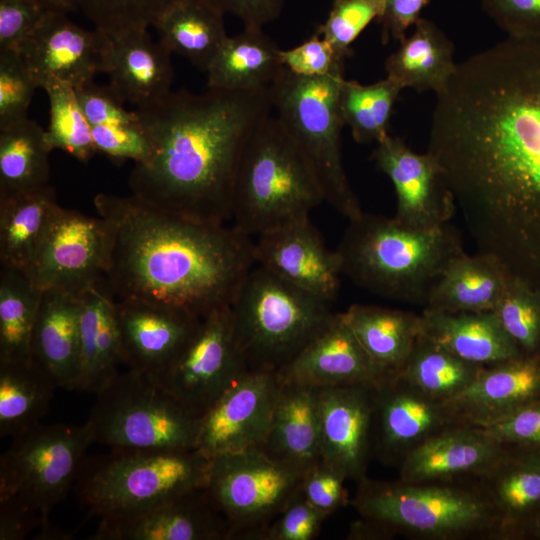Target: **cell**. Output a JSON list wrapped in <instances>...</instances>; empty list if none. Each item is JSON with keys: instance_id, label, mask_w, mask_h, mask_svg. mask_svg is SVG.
<instances>
[{"instance_id": "cell-17", "label": "cell", "mask_w": 540, "mask_h": 540, "mask_svg": "<svg viewBox=\"0 0 540 540\" xmlns=\"http://www.w3.org/2000/svg\"><path fill=\"white\" fill-rule=\"evenodd\" d=\"M108 36L48 11L18 50L39 88L59 81L77 88L104 73Z\"/></svg>"}, {"instance_id": "cell-38", "label": "cell", "mask_w": 540, "mask_h": 540, "mask_svg": "<svg viewBox=\"0 0 540 540\" xmlns=\"http://www.w3.org/2000/svg\"><path fill=\"white\" fill-rule=\"evenodd\" d=\"M56 387L31 355L0 362V436L13 438L41 423Z\"/></svg>"}, {"instance_id": "cell-54", "label": "cell", "mask_w": 540, "mask_h": 540, "mask_svg": "<svg viewBox=\"0 0 540 540\" xmlns=\"http://www.w3.org/2000/svg\"><path fill=\"white\" fill-rule=\"evenodd\" d=\"M47 12L32 0H0V51H18Z\"/></svg>"}, {"instance_id": "cell-23", "label": "cell", "mask_w": 540, "mask_h": 540, "mask_svg": "<svg viewBox=\"0 0 540 540\" xmlns=\"http://www.w3.org/2000/svg\"><path fill=\"white\" fill-rule=\"evenodd\" d=\"M507 449L481 428L458 424L413 448L398 465L399 479L408 482L478 480Z\"/></svg>"}, {"instance_id": "cell-39", "label": "cell", "mask_w": 540, "mask_h": 540, "mask_svg": "<svg viewBox=\"0 0 540 540\" xmlns=\"http://www.w3.org/2000/svg\"><path fill=\"white\" fill-rule=\"evenodd\" d=\"M46 130L26 118L0 129V195L40 191L49 185Z\"/></svg>"}, {"instance_id": "cell-48", "label": "cell", "mask_w": 540, "mask_h": 540, "mask_svg": "<svg viewBox=\"0 0 540 540\" xmlns=\"http://www.w3.org/2000/svg\"><path fill=\"white\" fill-rule=\"evenodd\" d=\"M91 133L96 152L114 162L142 163L151 154L150 140L140 120L92 126Z\"/></svg>"}, {"instance_id": "cell-35", "label": "cell", "mask_w": 540, "mask_h": 540, "mask_svg": "<svg viewBox=\"0 0 540 540\" xmlns=\"http://www.w3.org/2000/svg\"><path fill=\"white\" fill-rule=\"evenodd\" d=\"M415 30L385 61V71L417 92H441L455 72L454 45L432 21L419 18Z\"/></svg>"}, {"instance_id": "cell-30", "label": "cell", "mask_w": 540, "mask_h": 540, "mask_svg": "<svg viewBox=\"0 0 540 540\" xmlns=\"http://www.w3.org/2000/svg\"><path fill=\"white\" fill-rule=\"evenodd\" d=\"M80 369L77 390L97 394L123 364L116 298L102 277L81 295Z\"/></svg>"}, {"instance_id": "cell-18", "label": "cell", "mask_w": 540, "mask_h": 540, "mask_svg": "<svg viewBox=\"0 0 540 540\" xmlns=\"http://www.w3.org/2000/svg\"><path fill=\"white\" fill-rule=\"evenodd\" d=\"M376 388L359 384L319 388L322 462L357 483L367 477L373 456Z\"/></svg>"}, {"instance_id": "cell-12", "label": "cell", "mask_w": 540, "mask_h": 540, "mask_svg": "<svg viewBox=\"0 0 540 540\" xmlns=\"http://www.w3.org/2000/svg\"><path fill=\"white\" fill-rule=\"evenodd\" d=\"M303 476L257 448L212 457L205 487L227 521L228 540H263Z\"/></svg>"}, {"instance_id": "cell-47", "label": "cell", "mask_w": 540, "mask_h": 540, "mask_svg": "<svg viewBox=\"0 0 540 540\" xmlns=\"http://www.w3.org/2000/svg\"><path fill=\"white\" fill-rule=\"evenodd\" d=\"M38 83L18 51H0V129L28 117Z\"/></svg>"}, {"instance_id": "cell-56", "label": "cell", "mask_w": 540, "mask_h": 540, "mask_svg": "<svg viewBox=\"0 0 540 540\" xmlns=\"http://www.w3.org/2000/svg\"><path fill=\"white\" fill-rule=\"evenodd\" d=\"M430 0H385L382 15L377 22L382 26V42L390 39L401 43L406 38V30L420 18L422 9Z\"/></svg>"}, {"instance_id": "cell-19", "label": "cell", "mask_w": 540, "mask_h": 540, "mask_svg": "<svg viewBox=\"0 0 540 540\" xmlns=\"http://www.w3.org/2000/svg\"><path fill=\"white\" fill-rule=\"evenodd\" d=\"M372 156L377 168L393 183L397 221L420 229L450 222L456 205L428 152L416 153L401 138L388 135L376 143Z\"/></svg>"}, {"instance_id": "cell-11", "label": "cell", "mask_w": 540, "mask_h": 540, "mask_svg": "<svg viewBox=\"0 0 540 540\" xmlns=\"http://www.w3.org/2000/svg\"><path fill=\"white\" fill-rule=\"evenodd\" d=\"M0 458V501H12L48 516L77 480L87 448L93 443L88 422L42 423L11 438Z\"/></svg>"}, {"instance_id": "cell-49", "label": "cell", "mask_w": 540, "mask_h": 540, "mask_svg": "<svg viewBox=\"0 0 540 540\" xmlns=\"http://www.w3.org/2000/svg\"><path fill=\"white\" fill-rule=\"evenodd\" d=\"M327 517L299 491L269 525L263 540H312L319 534Z\"/></svg>"}, {"instance_id": "cell-43", "label": "cell", "mask_w": 540, "mask_h": 540, "mask_svg": "<svg viewBox=\"0 0 540 540\" xmlns=\"http://www.w3.org/2000/svg\"><path fill=\"white\" fill-rule=\"evenodd\" d=\"M42 89L49 100L46 134L52 150H62L81 162L90 160L97 152L75 89L59 81H50Z\"/></svg>"}, {"instance_id": "cell-25", "label": "cell", "mask_w": 540, "mask_h": 540, "mask_svg": "<svg viewBox=\"0 0 540 540\" xmlns=\"http://www.w3.org/2000/svg\"><path fill=\"white\" fill-rule=\"evenodd\" d=\"M539 399L540 358L521 355L485 366L448 404L462 424L484 428Z\"/></svg>"}, {"instance_id": "cell-2", "label": "cell", "mask_w": 540, "mask_h": 540, "mask_svg": "<svg viewBox=\"0 0 540 540\" xmlns=\"http://www.w3.org/2000/svg\"><path fill=\"white\" fill-rule=\"evenodd\" d=\"M104 278L118 300L185 310L199 318L230 306L256 265L254 241L235 227L187 219L134 195L99 193Z\"/></svg>"}, {"instance_id": "cell-26", "label": "cell", "mask_w": 540, "mask_h": 540, "mask_svg": "<svg viewBox=\"0 0 540 540\" xmlns=\"http://www.w3.org/2000/svg\"><path fill=\"white\" fill-rule=\"evenodd\" d=\"M171 52L147 31L109 37L104 73L125 103L151 105L171 91L174 68Z\"/></svg>"}, {"instance_id": "cell-34", "label": "cell", "mask_w": 540, "mask_h": 540, "mask_svg": "<svg viewBox=\"0 0 540 540\" xmlns=\"http://www.w3.org/2000/svg\"><path fill=\"white\" fill-rule=\"evenodd\" d=\"M284 65L281 49L260 27L228 36L208 67L207 88L257 90L270 87Z\"/></svg>"}, {"instance_id": "cell-27", "label": "cell", "mask_w": 540, "mask_h": 540, "mask_svg": "<svg viewBox=\"0 0 540 540\" xmlns=\"http://www.w3.org/2000/svg\"><path fill=\"white\" fill-rule=\"evenodd\" d=\"M478 482L496 511L502 540L529 537L540 512V450L508 447Z\"/></svg>"}, {"instance_id": "cell-44", "label": "cell", "mask_w": 540, "mask_h": 540, "mask_svg": "<svg viewBox=\"0 0 540 540\" xmlns=\"http://www.w3.org/2000/svg\"><path fill=\"white\" fill-rule=\"evenodd\" d=\"M493 312L521 355L540 358V289L512 276Z\"/></svg>"}, {"instance_id": "cell-6", "label": "cell", "mask_w": 540, "mask_h": 540, "mask_svg": "<svg viewBox=\"0 0 540 540\" xmlns=\"http://www.w3.org/2000/svg\"><path fill=\"white\" fill-rule=\"evenodd\" d=\"M324 202L301 150L279 119L264 118L246 140L237 164L233 227L249 236L309 217Z\"/></svg>"}, {"instance_id": "cell-5", "label": "cell", "mask_w": 540, "mask_h": 540, "mask_svg": "<svg viewBox=\"0 0 540 540\" xmlns=\"http://www.w3.org/2000/svg\"><path fill=\"white\" fill-rule=\"evenodd\" d=\"M335 251L341 273L358 287L424 308L450 260L464 252L450 223L420 229L365 212L349 220Z\"/></svg>"}, {"instance_id": "cell-53", "label": "cell", "mask_w": 540, "mask_h": 540, "mask_svg": "<svg viewBox=\"0 0 540 540\" xmlns=\"http://www.w3.org/2000/svg\"><path fill=\"white\" fill-rule=\"evenodd\" d=\"M345 480L338 471L320 462L304 474L300 491L314 507L329 516L350 504Z\"/></svg>"}, {"instance_id": "cell-50", "label": "cell", "mask_w": 540, "mask_h": 540, "mask_svg": "<svg viewBox=\"0 0 540 540\" xmlns=\"http://www.w3.org/2000/svg\"><path fill=\"white\" fill-rule=\"evenodd\" d=\"M482 8L507 37L540 40V0H482Z\"/></svg>"}, {"instance_id": "cell-52", "label": "cell", "mask_w": 540, "mask_h": 540, "mask_svg": "<svg viewBox=\"0 0 540 540\" xmlns=\"http://www.w3.org/2000/svg\"><path fill=\"white\" fill-rule=\"evenodd\" d=\"M281 60L289 71L304 77L327 75L344 69L345 63L336 56L330 43L316 33L292 49L281 50Z\"/></svg>"}, {"instance_id": "cell-28", "label": "cell", "mask_w": 540, "mask_h": 540, "mask_svg": "<svg viewBox=\"0 0 540 540\" xmlns=\"http://www.w3.org/2000/svg\"><path fill=\"white\" fill-rule=\"evenodd\" d=\"M260 449L271 459L303 475L322 462L319 388L281 382Z\"/></svg>"}, {"instance_id": "cell-41", "label": "cell", "mask_w": 540, "mask_h": 540, "mask_svg": "<svg viewBox=\"0 0 540 540\" xmlns=\"http://www.w3.org/2000/svg\"><path fill=\"white\" fill-rule=\"evenodd\" d=\"M42 293L25 271L0 265V362L30 355Z\"/></svg>"}, {"instance_id": "cell-29", "label": "cell", "mask_w": 540, "mask_h": 540, "mask_svg": "<svg viewBox=\"0 0 540 540\" xmlns=\"http://www.w3.org/2000/svg\"><path fill=\"white\" fill-rule=\"evenodd\" d=\"M80 297L43 290L30 344V355L50 373L57 387L70 390L76 388L80 369Z\"/></svg>"}, {"instance_id": "cell-40", "label": "cell", "mask_w": 540, "mask_h": 540, "mask_svg": "<svg viewBox=\"0 0 540 540\" xmlns=\"http://www.w3.org/2000/svg\"><path fill=\"white\" fill-rule=\"evenodd\" d=\"M484 367L458 357L422 332L398 376L428 396L448 402L467 389Z\"/></svg>"}, {"instance_id": "cell-45", "label": "cell", "mask_w": 540, "mask_h": 540, "mask_svg": "<svg viewBox=\"0 0 540 540\" xmlns=\"http://www.w3.org/2000/svg\"><path fill=\"white\" fill-rule=\"evenodd\" d=\"M176 0H79L80 11L94 28L119 37L154 27Z\"/></svg>"}, {"instance_id": "cell-21", "label": "cell", "mask_w": 540, "mask_h": 540, "mask_svg": "<svg viewBox=\"0 0 540 540\" xmlns=\"http://www.w3.org/2000/svg\"><path fill=\"white\" fill-rule=\"evenodd\" d=\"M256 237L257 265L325 301L335 300L342 274L340 260L336 251L327 248L309 217Z\"/></svg>"}, {"instance_id": "cell-13", "label": "cell", "mask_w": 540, "mask_h": 540, "mask_svg": "<svg viewBox=\"0 0 540 540\" xmlns=\"http://www.w3.org/2000/svg\"><path fill=\"white\" fill-rule=\"evenodd\" d=\"M248 371L234 337L230 306H225L201 319L181 354L153 379L186 409L201 417Z\"/></svg>"}, {"instance_id": "cell-1", "label": "cell", "mask_w": 540, "mask_h": 540, "mask_svg": "<svg viewBox=\"0 0 540 540\" xmlns=\"http://www.w3.org/2000/svg\"><path fill=\"white\" fill-rule=\"evenodd\" d=\"M430 124L427 152L478 252L540 289V40L457 63Z\"/></svg>"}, {"instance_id": "cell-20", "label": "cell", "mask_w": 540, "mask_h": 540, "mask_svg": "<svg viewBox=\"0 0 540 540\" xmlns=\"http://www.w3.org/2000/svg\"><path fill=\"white\" fill-rule=\"evenodd\" d=\"M122 362L156 378L177 359L201 319L185 310L138 300L115 302Z\"/></svg>"}, {"instance_id": "cell-42", "label": "cell", "mask_w": 540, "mask_h": 540, "mask_svg": "<svg viewBox=\"0 0 540 540\" xmlns=\"http://www.w3.org/2000/svg\"><path fill=\"white\" fill-rule=\"evenodd\" d=\"M404 88L386 77L370 85L343 78L338 101L344 124L358 143H378L389 135V121L394 104Z\"/></svg>"}, {"instance_id": "cell-51", "label": "cell", "mask_w": 540, "mask_h": 540, "mask_svg": "<svg viewBox=\"0 0 540 540\" xmlns=\"http://www.w3.org/2000/svg\"><path fill=\"white\" fill-rule=\"evenodd\" d=\"M74 89L90 127L139 120L136 110H127L125 102L109 84L100 85L93 80Z\"/></svg>"}, {"instance_id": "cell-32", "label": "cell", "mask_w": 540, "mask_h": 540, "mask_svg": "<svg viewBox=\"0 0 540 540\" xmlns=\"http://www.w3.org/2000/svg\"><path fill=\"white\" fill-rule=\"evenodd\" d=\"M511 278L494 256L462 252L444 269L425 308L450 313L493 311Z\"/></svg>"}, {"instance_id": "cell-14", "label": "cell", "mask_w": 540, "mask_h": 540, "mask_svg": "<svg viewBox=\"0 0 540 540\" xmlns=\"http://www.w3.org/2000/svg\"><path fill=\"white\" fill-rule=\"evenodd\" d=\"M105 255L103 219L60 206L25 272L42 290L80 297L104 277Z\"/></svg>"}, {"instance_id": "cell-60", "label": "cell", "mask_w": 540, "mask_h": 540, "mask_svg": "<svg viewBox=\"0 0 540 540\" xmlns=\"http://www.w3.org/2000/svg\"><path fill=\"white\" fill-rule=\"evenodd\" d=\"M530 536L540 539V512L533 523Z\"/></svg>"}, {"instance_id": "cell-46", "label": "cell", "mask_w": 540, "mask_h": 540, "mask_svg": "<svg viewBox=\"0 0 540 540\" xmlns=\"http://www.w3.org/2000/svg\"><path fill=\"white\" fill-rule=\"evenodd\" d=\"M385 0H333L326 21L316 34L326 39L343 62L352 54L351 44L384 10Z\"/></svg>"}, {"instance_id": "cell-8", "label": "cell", "mask_w": 540, "mask_h": 540, "mask_svg": "<svg viewBox=\"0 0 540 540\" xmlns=\"http://www.w3.org/2000/svg\"><path fill=\"white\" fill-rule=\"evenodd\" d=\"M210 461L196 448L111 449L84 460L77 492L92 514L129 517L205 487Z\"/></svg>"}, {"instance_id": "cell-7", "label": "cell", "mask_w": 540, "mask_h": 540, "mask_svg": "<svg viewBox=\"0 0 540 540\" xmlns=\"http://www.w3.org/2000/svg\"><path fill=\"white\" fill-rule=\"evenodd\" d=\"M325 301L258 265L230 304L236 343L251 371L277 373L332 321Z\"/></svg>"}, {"instance_id": "cell-24", "label": "cell", "mask_w": 540, "mask_h": 540, "mask_svg": "<svg viewBox=\"0 0 540 540\" xmlns=\"http://www.w3.org/2000/svg\"><path fill=\"white\" fill-rule=\"evenodd\" d=\"M276 374L282 383L315 388L379 386L386 380L341 313H336L329 325Z\"/></svg>"}, {"instance_id": "cell-15", "label": "cell", "mask_w": 540, "mask_h": 540, "mask_svg": "<svg viewBox=\"0 0 540 540\" xmlns=\"http://www.w3.org/2000/svg\"><path fill=\"white\" fill-rule=\"evenodd\" d=\"M280 387L276 373L243 374L200 417L195 448L209 458L261 448Z\"/></svg>"}, {"instance_id": "cell-16", "label": "cell", "mask_w": 540, "mask_h": 540, "mask_svg": "<svg viewBox=\"0 0 540 540\" xmlns=\"http://www.w3.org/2000/svg\"><path fill=\"white\" fill-rule=\"evenodd\" d=\"M458 424L448 402L428 396L398 375L386 379L376 388L373 455L398 466L413 448Z\"/></svg>"}, {"instance_id": "cell-33", "label": "cell", "mask_w": 540, "mask_h": 540, "mask_svg": "<svg viewBox=\"0 0 540 540\" xmlns=\"http://www.w3.org/2000/svg\"><path fill=\"white\" fill-rule=\"evenodd\" d=\"M341 316L385 379L400 373L423 332L421 314L398 309L355 304Z\"/></svg>"}, {"instance_id": "cell-3", "label": "cell", "mask_w": 540, "mask_h": 540, "mask_svg": "<svg viewBox=\"0 0 540 540\" xmlns=\"http://www.w3.org/2000/svg\"><path fill=\"white\" fill-rule=\"evenodd\" d=\"M135 110L151 154L130 172L132 195L194 221L231 220L239 157L251 132L273 110L271 88L171 90Z\"/></svg>"}, {"instance_id": "cell-10", "label": "cell", "mask_w": 540, "mask_h": 540, "mask_svg": "<svg viewBox=\"0 0 540 540\" xmlns=\"http://www.w3.org/2000/svg\"><path fill=\"white\" fill-rule=\"evenodd\" d=\"M199 419L153 378L127 369L96 394L87 422L94 442L152 450L195 448Z\"/></svg>"}, {"instance_id": "cell-31", "label": "cell", "mask_w": 540, "mask_h": 540, "mask_svg": "<svg viewBox=\"0 0 540 540\" xmlns=\"http://www.w3.org/2000/svg\"><path fill=\"white\" fill-rule=\"evenodd\" d=\"M423 333L458 357L483 366L521 353L493 311L442 312L424 308Z\"/></svg>"}, {"instance_id": "cell-55", "label": "cell", "mask_w": 540, "mask_h": 540, "mask_svg": "<svg viewBox=\"0 0 540 540\" xmlns=\"http://www.w3.org/2000/svg\"><path fill=\"white\" fill-rule=\"evenodd\" d=\"M481 429L507 447L540 450V399Z\"/></svg>"}, {"instance_id": "cell-4", "label": "cell", "mask_w": 540, "mask_h": 540, "mask_svg": "<svg viewBox=\"0 0 540 540\" xmlns=\"http://www.w3.org/2000/svg\"><path fill=\"white\" fill-rule=\"evenodd\" d=\"M350 504L360 519L347 539L396 534L420 540H502L499 519L478 480L358 482Z\"/></svg>"}, {"instance_id": "cell-22", "label": "cell", "mask_w": 540, "mask_h": 540, "mask_svg": "<svg viewBox=\"0 0 540 540\" xmlns=\"http://www.w3.org/2000/svg\"><path fill=\"white\" fill-rule=\"evenodd\" d=\"M93 540H228L229 527L206 487L143 513L101 518Z\"/></svg>"}, {"instance_id": "cell-57", "label": "cell", "mask_w": 540, "mask_h": 540, "mask_svg": "<svg viewBox=\"0 0 540 540\" xmlns=\"http://www.w3.org/2000/svg\"><path fill=\"white\" fill-rule=\"evenodd\" d=\"M224 14L240 19L244 27H260L274 21L285 0H211Z\"/></svg>"}, {"instance_id": "cell-36", "label": "cell", "mask_w": 540, "mask_h": 540, "mask_svg": "<svg viewBox=\"0 0 540 540\" xmlns=\"http://www.w3.org/2000/svg\"><path fill=\"white\" fill-rule=\"evenodd\" d=\"M224 15L211 0H176L154 28L171 53L206 72L228 37Z\"/></svg>"}, {"instance_id": "cell-37", "label": "cell", "mask_w": 540, "mask_h": 540, "mask_svg": "<svg viewBox=\"0 0 540 540\" xmlns=\"http://www.w3.org/2000/svg\"><path fill=\"white\" fill-rule=\"evenodd\" d=\"M59 207L52 185L0 195V265L26 271Z\"/></svg>"}, {"instance_id": "cell-59", "label": "cell", "mask_w": 540, "mask_h": 540, "mask_svg": "<svg viewBox=\"0 0 540 540\" xmlns=\"http://www.w3.org/2000/svg\"><path fill=\"white\" fill-rule=\"evenodd\" d=\"M47 11L75 13L80 11L79 0H32Z\"/></svg>"}, {"instance_id": "cell-9", "label": "cell", "mask_w": 540, "mask_h": 540, "mask_svg": "<svg viewBox=\"0 0 540 540\" xmlns=\"http://www.w3.org/2000/svg\"><path fill=\"white\" fill-rule=\"evenodd\" d=\"M344 69L327 75L304 77L283 68L270 86L273 109L308 162L324 201L352 220L363 211L342 160L344 124L338 101Z\"/></svg>"}, {"instance_id": "cell-58", "label": "cell", "mask_w": 540, "mask_h": 540, "mask_svg": "<svg viewBox=\"0 0 540 540\" xmlns=\"http://www.w3.org/2000/svg\"><path fill=\"white\" fill-rule=\"evenodd\" d=\"M49 526L36 513L12 501H0V540L24 539L36 527Z\"/></svg>"}]
</instances>
